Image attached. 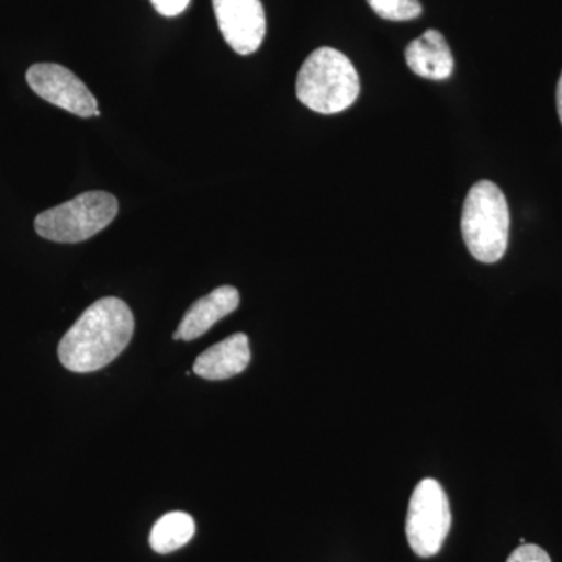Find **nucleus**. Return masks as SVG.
I'll return each instance as SVG.
<instances>
[{"instance_id":"9b49d317","label":"nucleus","mask_w":562,"mask_h":562,"mask_svg":"<svg viewBox=\"0 0 562 562\" xmlns=\"http://www.w3.org/2000/svg\"><path fill=\"white\" fill-rule=\"evenodd\" d=\"M195 522L190 514L173 512L165 514L155 522L150 531V547L154 552L168 554L176 552L191 541Z\"/></svg>"},{"instance_id":"423d86ee","label":"nucleus","mask_w":562,"mask_h":562,"mask_svg":"<svg viewBox=\"0 0 562 562\" xmlns=\"http://www.w3.org/2000/svg\"><path fill=\"white\" fill-rule=\"evenodd\" d=\"M27 83L44 101L80 117L98 116L92 92L68 68L55 63H38L27 70Z\"/></svg>"},{"instance_id":"2eb2a0df","label":"nucleus","mask_w":562,"mask_h":562,"mask_svg":"<svg viewBox=\"0 0 562 562\" xmlns=\"http://www.w3.org/2000/svg\"><path fill=\"white\" fill-rule=\"evenodd\" d=\"M557 106H558V114H560V120L562 124V72L560 77V81H558V88H557Z\"/></svg>"},{"instance_id":"f8f14e48","label":"nucleus","mask_w":562,"mask_h":562,"mask_svg":"<svg viewBox=\"0 0 562 562\" xmlns=\"http://www.w3.org/2000/svg\"><path fill=\"white\" fill-rule=\"evenodd\" d=\"M368 3L387 21H412L422 14L419 0H368Z\"/></svg>"},{"instance_id":"4468645a","label":"nucleus","mask_w":562,"mask_h":562,"mask_svg":"<svg viewBox=\"0 0 562 562\" xmlns=\"http://www.w3.org/2000/svg\"><path fill=\"white\" fill-rule=\"evenodd\" d=\"M191 0H150L154 9L161 14V16L173 18L179 16L190 5Z\"/></svg>"},{"instance_id":"9d476101","label":"nucleus","mask_w":562,"mask_h":562,"mask_svg":"<svg viewBox=\"0 0 562 562\" xmlns=\"http://www.w3.org/2000/svg\"><path fill=\"white\" fill-rule=\"evenodd\" d=\"M405 58L408 68L424 79L446 80L452 76V50L442 33L432 29L408 44Z\"/></svg>"},{"instance_id":"7ed1b4c3","label":"nucleus","mask_w":562,"mask_h":562,"mask_svg":"<svg viewBox=\"0 0 562 562\" xmlns=\"http://www.w3.org/2000/svg\"><path fill=\"white\" fill-rule=\"evenodd\" d=\"M465 246L480 262L501 261L508 249L509 209L497 184L482 180L473 184L461 214Z\"/></svg>"},{"instance_id":"1a4fd4ad","label":"nucleus","mask_w":562,"mask_h":562,"mask_svg":"<svg viewBox=\"0 0 562 562\" xmlns=\"http://www.w3.org/2000/svg\"><path fill=\"white\" fill-rule=\"evenodd\" d=\"M250 358L249 338L236 333L199 355L192 371L202 379L221 382L246 371Z\"/></svg>"},{"instance_id":"6e6552de","label":"nucleus","mask_w":562,"mask_h":562,"mask_svg":"<svg viewBox=\"0 0 562 562\" xmlns=\"http://www.w3.org/2000/svg\"><path fill=\"white\" fill-rule=\"evenodd\" d=\"M239 306V292L233 286H220L205 297L192 303L184 313L173 339L194 341L201 338L216 322L224 319Z\"/></svg>"},{"instance_id":"f03ea898","label":"nucleus","mask_w":562,"mask_h":562,"mask_svg":"<svg viewBox=\"0 0 562 562\" xmlns=\"http://www.w3.org/2000/svg\"><path fill=\"white\" fill-rule=\"evenodd\" d=\"M295 92L306 109L321 114L341 113L357 101L360 77L342 52L319 47L299 70Z\"/></svg>"},{"instance_id":"0eeeda50","label":"nucleus","mask_w":562,"mask_h":562,"mask_svg":"<svg viewBox=\"0 0 562 562\" xmlns=\"http://www.w3.org/2000/svg\"><path fill=\"white\" fill-rule=\"evenodd\" d=\"M213 9L222 36L236 54L260 49L266 35L261 0H213Z\"/></svg>"},{"instance_id":"ddd939ff","label":"nucleus","mask_w":562,"mask_h":562,"mask_svg":"<svg viewBox=\"0 0 562 562\" xmlns=\"http://www.w3.org/2000/svg\"><path fill=\"white\" fill-rule=\"evenodd\" d=\"M506 562H552L549 553L535 543H522L519 549L509 554Z\"/></svg>"},{"instance_id":"39448f33","label":"nucleus","mask_w":562,"mask_h":562,"mask_svg":"<svg viewBox=\"0 0 562 562\" xmlns=\"http://www.w3.org/2000/svg\"><path fill=\"white\" fill-rule=\"evenodd\" d=\"M452 527L449 497L441 484L422 480L409 501L406 514V539L417 557L431 558L441 552Z\"/></svg>"},{"instance_id":"20e7f679","label":"nucleus","mask_w":562,"mask_h":562,"mask_svg":"<svg viewBox=\"0 0 562 562\" xmlns=\"http://www.w3.org/2000/svg\"><path fill=\"white\" fill-rule=\"evenodd\" d=\"M120 203L105 191H90L40 213L35 231L41 238L61 244L87 241L109 227Z\"/></svg>"},{"instance_id":"f257e3e1","label":"nucleus","mask_w":562,"mask_h":562,"mask_svg":"<svg viewBox=\"0 0 562 562\" xmlns=\"http://www.w3.org/2000/svg\"><path fill=\"white\" fill-rule=\"evenodd\" d=\"M135 331L131 306L117 297H103L88 306L58 344L66 369L90 373L105 368L127 349Z\"/></svg>"}]
</instances>
